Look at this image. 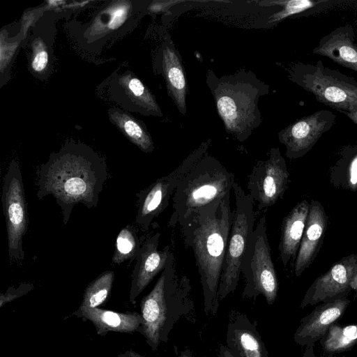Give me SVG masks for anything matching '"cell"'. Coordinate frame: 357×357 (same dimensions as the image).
<instances>
[{"label": "cell", "instance_id": "cell-1", "mask_svg": "<svg viewBox=\"0 0 357 357\" xmlns=\"http://www.w3.org/2000/svg\"><path fill=\"white\" fill-rule=\"evenodd\" d=\"M37 198L52 195L67 225L75 205L96 208L108 173L105 159L84 144H68L37 171Z\"/></svg>", "mask_w": 357, "mask_h": 357}, {"label": "cell", "instance_id": "cell-2", "mask_svg": "<svg viewBox=\"0 0 357 357\" xmlns=\"http://www.w3.org/2000/svg\"><path fill=\"white\" fill-rule=\"evenodd\" d=\"M230 192L181 227L184 243L194 253L207 315L215 314L219 307V284L233 220Z\"/></svg>", "mask_w": 357, "mask_h": 357}, {"label": "cell", "instance_id": "cell-3", "mask_svg": "<svg viewBox=\"0 0 357 357\" xmlns=\"http://www.w3.org/2000/svg\"><path fill=\"white\" fill-rule=\"evenodd\" d=\"M191 291L189 278L178 275L171 252L154 287L140 302L143 324L139 333L153 351L167 342L176 323L194 310Z\"/></svg>", "mask_w": 357, "mask_h": 357}, {"label": "cell", "instance_id": "cell-4", "mask_svg": "<svg viewBox=\"0 0 357 357\" xmlns=\"http://www.w3.org/2000/svg\"><path fill=\"white\" fill-rule=\"evenodd\" d=\"M206 84L227 133L239 142L245 141L261 123L258 103L269 86L245 70L220 77L209 70Z\"/></svg>", "mask_w": 357, "mask_h": 357}, {"label": "cell", "instance_id": "cell-5", "mask_svg": "<svg viewBox=\"0 0 357 357\" xmlns=\"http://www.w3.org/2000/svg\"><path fill=\"white\" fill-rule=\"evenodd\" d=\"M234 175L206 154L183 178L172 197L169 227H182L199 211L218 203L231 192Z\"/></svg>", "mask_w": 357, "mask_h": 357}, {"label": "cell", "instance_id": "cell-6", "mask_svg": "<svg viewBox=\"0 0 357 357\" xmlns=\"http://www.w3.org/2000/svg\"><path fill=\"white\" fill-rule=\"evenodd\" d=\"M288 78L317 100L337 112L357 110V81L324 66L321 61L314 65L298 62L288 69Z\"/></svg>", "mask_w": 357, "mask_h": 357}, {"label": "cell", "instance_id": "cell-7", "mask_svg": "<svg viewBox=\"0 0 357 357\" xmlns=\"http://www.w3.org/2000/svg\"><path fill=\"white\" fill-rule=\"evenodd\" d=\"M241 273L245 280L243 298H255L262 295L268 305L273 304L278 280L267 238L266 215L259 218L250 235L241 261Z\"/></svg>", "mask_w": 357, "mask_h": 357}, {"label": "cell", "instance_id": "cell-8", "mask_svg": "<svg viewBox=\"0 0 357 357\" xmlns=\"http://www.w3.org/2000/svg\"><path fill=\"white\" fill-rule=\"evenodd\" d=\"M232 190L236 204L219 284V301L233 293L238 286L241 261L255 229L257 214L254 209L253 200L236 181L234 183Z\"/></svg>", "mask_w": 357, "mask_h": 357}, {"label": "cell", "instance_id": "cell-9", "mask_svg": "<svg viewBox=\"0 0 357 357\" xmlns=\"http://www.w3.org/2000/svg\"><path fill=\"white\" fill-rule=\"evenodd\" d=\"M211 142V139L203 142L173 172L137 194L135 222L143 231H148L153 220L166 209L181 181L207 154Z\"/></svg>", "mask_w": 357, "mask_h": 357}, {"label": "cell", "instance_id": "cell-10", "mask_svg": "<svg viewBox=\"0 0 357 357\" xmlns=\"http://www.w3.org/2000/svg\"><path fill=\"white\" fill-rule=\"evenodd\" d=\"M1 202L5 216L10 261L24 259L22 239L27 231L28 215L20 166L10 163L3 178Z\"/></svg>", "mask_w": 357, "mask_h": 357}, {"label": "cell", "instance_id": "cell-11", "mask_svg": "<svg viewBox=\"0 0 357 357\" xmlns=\"http://www.w3.org/2000/svg\"><path fill=\"white\" fill-rule=\"evenodd\" d=\"M289 172L279 148L270 149L268 157L258 160L248 177L247 188L257 212H265L282 199L288 188Z\"/></svg>", "mask_w": 357, "mask_h": 357}, {"label": "cell", "instance_id": "cell-12", "mask_svg": "<svg viewBox=\"0 0 357 357\" xmlns=\"http://www.w3.org/2000/svg\"><path fill=\"white\" fill-rule=\"evenodd\" d=\"M335 119V113L322 109L298 119L280 130L278 139L286 148L285 155L291 160L304 156L332 128Z\"/></svg>", "mask_w": 357, "mask_h": 357}, {"label": "cell", "instance_id": "cell-13", "mask_svg": "<svg viewBox=\"0 0 357 357\" xmlns=\"http://www.w3.org/2000/svg\"><path fill=\"white\" fill-rule=\"evenodd\" d=\"M357 273V255L351 254L333 264L317 278L307 289L301 307L333 301L344 296L351 289V283Z\"/></svg>", "mask_w": 357, "mask_h": 357}, {"label": "cell", "instance_id": "cell-14", "mask_svg": "<svg viewBox=\"0 0 357 357\" xmlns=\"http://www.w3.org/2000/svg\"><path fill=\"white\" fill-rule=\"evenodd\" d=\"M160 237V232L147 237L136 258L129 294V301L133 305L136 303L137 296L164 270L172 252L169 245L162 250L158 249Z\"/></svg>", "mask_w": 357, "mask_h": 357}, {"label": "cell", "instance_id": "cell-15", "mask_svg": "<svg viewBox=\"0 0 357 357\" xmlns=\"http://www.w3.org/2000/svg\"><path fill=\"white\" fill-rule=\"evenodd\" d=\"M350 301L344 296L339 299L321 303L308 315L301 319L294 339L301 347H312L320 340L328 328L345 312Z\"/></svg>", "mask_w": 357, "mask_h": 357}, {"label": "cell", "instance_id": "cell-16", "mask_svg": "<svg viewBox=\"0 0 357 357\" xmlns=\"http://www.w3.org/2000/svg\"><path fill=\"white\" fill-rule=\"evenodd\" d=\"M328 216L321 204L312 199L303 235L294 263V273L299 277L314 261L323 243Z\"/></svg>", "mask_w": 357, "mask_h": 357}, {"label": "cell", "instance_id": "cell-17", "mask_svg": "<svg viewBox=\"0 0 357 357\" xmlns=\"http://www.w3.org/2000/svg\"><path fill=\"white\" fill-rule=\"evenodd\" d=\"M226 347L234 357H269L257 324L243 314L228 324Z\"/></svg>", "mask_w": 357, "mask_h": 357}, {"label": "cell", "instance_id": "cell-18", "mask_svg": "<svg viewBox=\"0 0 357 357\" xmlns=\"http://www.w3.org/2000/svg\"><path fill=\"white\" fill-rule=\"evenodd\" d=\"M72 316L91 322L98 335L101 336L106 335L109 332L139 333L143 324L141 314L137 312H119L99 307H79Z\"/></svg>", "mask_w": 357, "mask_h": 357}, {"label": "cell", "instance_id": "cell-19", "mask_svg": "<svg viewBox=\"0 0 357 357\" xmlns=\"http://www.w3.org/2000/svg\"><path fill=\"white\" fill-rule=\"evenodd\" d=\"M161 68L169 96L182 114L187 112L188 84L181 57L171 37L165 38L161 47Z\"/></svg>", "mask_w": 357, "mask_h": 357}, {"label": "cell", "instance_id": "cell-20", "mask_svg": "<svg viewBox=\"0 0 357 357\" xmlns=\"http://www.w3.org/2000/svg\"><path fill=\"white\" fill-rule=\"evenodd\" d=\"M353 27L340 26L321 38L312 53L357 72V43Z\"/></svg>", "mask_w": 357, "mask_h": 357}, {"label": "cell", "instance_id": "cell-21", "mask_svg": "<svg viewBox=\"0 0 357 357\" xmlns=\"http://www.w3.org/2000/svg\"><path fill=\"white\" fill-rule=\"evenodd\" d=\"M309 210L310 203L304 199L297 203L283 219L278 249L284 267L291 260H296Z\"/></svg>", "mask_w": 357, "mask_h": 357}, {"label": "cell", "instance_id": "cell-22", "mask_svg": "<svg viewBox=\"0 0 357 357\" xmlns=\"http://www.w3.org/2000/svg\"><path fill=\"white\" fill-rule=\"evenodd\" d=\"M330 183L335 188L357 191V141L342 146L329 168Z\"/></svg>", "mask_w": 357, "mask_h": 357}, {"label": "cell", "instance_id": "cell-23", "mask_svg": "<svg viewBox=\"0 0 357 357\" xmlns=\"http://www.w3.org/2000/svg\"><path fill=\"white\" fill-rule=\"evenodd\" d=\"M323 351L328 354H339L351 349L357 344V324H333L320 340Z\"/></svg>", "mask_w": 357, "mask_h": 357}, {"label": "cell", "instance_id": "cell-24", "mask_svg": "<svg viewBox=\"0 0 357 357\" xmlns=\"http://www.w3.org/2000/svg\"><path fill=\"white\" fill-rule=\"evenodd\" d=\"M110 117L127 137L142 151L154 150L153 142L149 132L135 120L119 110H112Z\"/></svg>", "mask_w": 357, "mask_h": 357}, {"label": "cell", "instance_id": "cell-25", "mask_svg": "<svg viewBox=\"0 0 357 357\" xmlns=\"http://www.w3.org/2000/svg\"><path fill=\"white\" fill-rule=\"evenodd\" d=\"M114 279L112 271H105L100 274L85 289L79 307L96 308L105 303L110 296Z\"/></svg>", "mask_w": 357, "mask_h": 357}, {"label": "cell", "instance_id": "cell-26", "mask_svg": "<svg viewBox=\"0 0 357 357\" xmlns=\"http://www.w3.org/2000/svg\"><path fill=\"white\" fill-rule=\"evenodd\" d=\"M142 243L137 229L132 225H126L116 236L112 263L119 264L128 259H136Z\"/></svg>", "mask_w": 357, "mask_h": 357}, {"label": "cell", "instance_id": "cell-27", "mask_svg": "<svg viewBox=\"0 0 357 357\" xmlns=\"http://www.w3.org/2000/svg\"><path fill=\"white\" fill-rule=\"evenodd\" d=\"M122 78L124 88L130 94L132 100L141 108L142 112L147 115L162 116L154 96L138 78L129 75Z\"/></svg>", "mask_w": 357, "mask_h": 357}, {"label": "cell", "instance_id": "cell-28", "mask_svg": "<svg viewBox=\"0 0 357 357\" xmlns=\"http://www.w3.org/2000/svg\"><path fill=\"white\" fill-rule=\"evenodd\" d=\"M326 1H310V0H290L276 1L272 3L274 5L280 6L282 9L273 14L270 17V22H279L291 15L300 13L310 9L317 5L324 3Z\"/></svg>", "mask_w": 357, "mask_h": 357}, {"label": "cell", "instance_id": "cell-29", "mask_svg": "<svg viewBox=\"0 0 357 357\" xmlns=\"http://www.w3.org/2000/svg\"><path fill=\"white\" fill-rule=\"evenodd\" d=\"M49 55L45 44L37 40L33 44L31 68L35 73H43L47 67Z\"/></svg>", "mask_w": 357, "mask_h": 357}, {"label": "cell", "instance_id": "cell-30", "mask_svg": "<svg viewBox=\"0 0 357 357\" xmlns=\"http://www.w3.org/2000/svg\"><path fill=\"white\" fill-rule=\"evenodd\" d=\"M34 288L31 283L22 282L17 287H10L5 294L0 295V307L7 303L21 297Z\"/></svg>", "mask_w": 357, "mask_h": 357}, {"label": "cell", "instance_id": "cell-31", "mask_svg": "<svg viewBox=\"0 0 357 357\" xmlns=\"http://www.w3.org/2000/svg\"><path fill=\"white\" fill-rule=\"evenodd\" d=\"M182 2H183V1H156L153 2L151 8L155 12L165 11L166 9L170 8V6Z\"/></svg>", "mask_w": 357, "mask_h": 357}, {"label": "cell", "instance_id": "cell-32", "mask_svg": "<svg viewBox=\"0 0 357 357\" xmlns=\"http://www.w3.org/2000/svg\"><path fill=\"white\" fill-rule=\"evenodd\" d=\"M219 357H234L225 345H220L218 351Z\"/></svg>", "mask_w": 357, "mask_h": 357}, {"label": "cell", "instance_id": "cell-33", "mask_svg": "<svg viewBox=\"0 0 357 357\" xmlns=\"http://www.w3.org/2000/svg\"><path fill=\"white\" fill-rule=\"evenodd\" d=\"M117 357H145L132 350H128L119 354Z\"/></svg>", "mask_w": 357, "mask_h": 357}, {"label": "cell", "instance_id": "cell-34", "mask_svg": "<svg viewBox=\"0 0 357 357\" xmlns=\"http://www.w3.org/2000/svg\"><path fill=\"white\" fill-rule=\"evenodd\" d=\"M343 114L347 116L349 119H351L354 123H355L357 125V110L349 112H343Z\"/></svg>", "mask_w": 357, "mask_h": 357}, {"label": "cell", "instance_id": "cell-35", "mask_svg": "<svg viewBox=\"0 0 357 357\" xmlns=\"http://www.w3.org/2000/svg\"><path fill=\"white\" fill-rule=\"evenodd\" d=\"M177 357H194V356L190 349H185L180 351Z\"/></svg>", "mask_w": 357, "mask_h": 357}, {"label": "cell", "instance_id": "cell-36", "mask_svg": "<svg viewBox=\"0 0 357 357\" xmlns=\"http://www.w3.org/2000/svg\"><path fill=\"white\" fill-rule=\"evenodd\" d=\"M351 289L357 291V273L354 276L351 280Z\"/></svg>", "mask_w": 357, "mask_h": 357}]
</instances>
